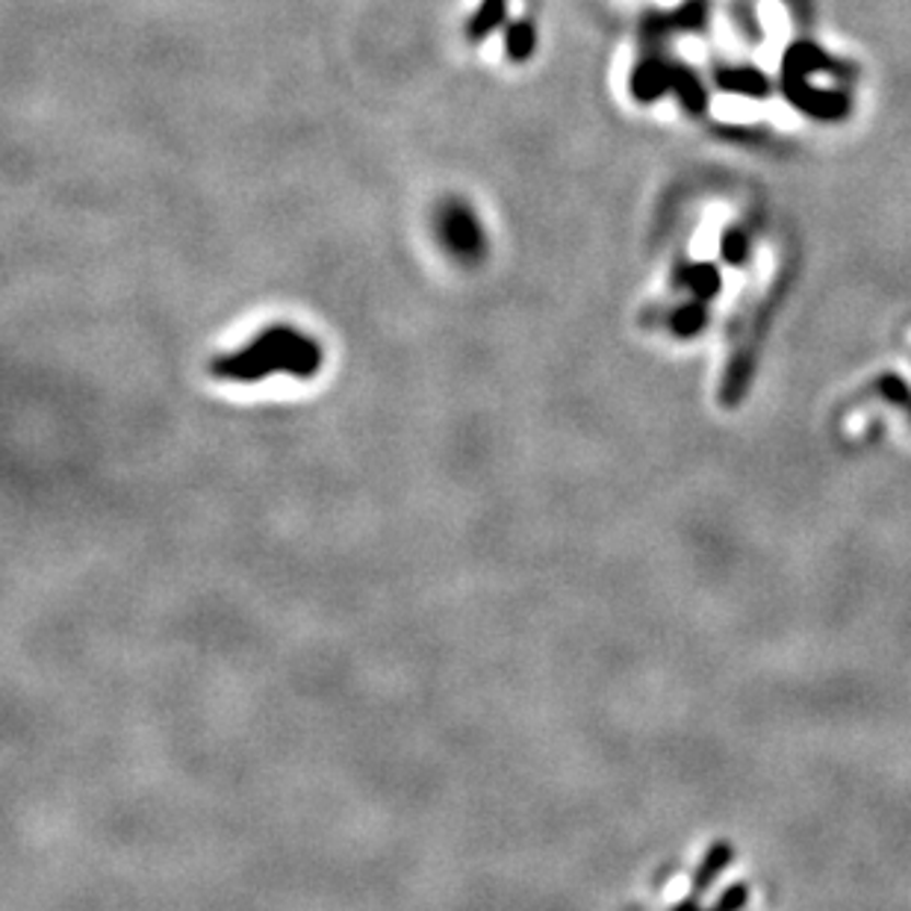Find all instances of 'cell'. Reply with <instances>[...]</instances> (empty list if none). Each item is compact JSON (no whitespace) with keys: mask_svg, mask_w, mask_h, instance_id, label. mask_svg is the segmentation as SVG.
I'll return each instance as SVG.
<instances>
[{"mask_svg":"<svg viewBox=\"0 0 911 911\" xmlns=\"http://www.w3.org/2000/svg\"><path fill=\"white\" fill-rule=\"evenodd\" d=\"M322 351L289 327H269L240 355H228L212 364V372L233 381H257L272 372H292L298 378L316 374Z\"/></svg>","mask_w":911,"mask_h":911,"instance_id":"obj_1","label":"cell"},{"mask_svg":"<svg viewBox=\"0 0 911 911\" xmlns=\"http://www.w3.org/2000/svg\"><path fill=\"white\" fill-rule=\"evenodd\" d=\"M442 228H446V242L454 249V254H461V257H466V260L478 257L481 233H478V224H475V219H472L470 212L461 210V207H454V210H449V216L442 219Z\"/></svg>","mask_w":911,"mask_h":911,"instance_id":"obj_2","label":"cell"},{"mask_svg":"<svg viewBox=\"0 0 911 911\" xmlns=\"http://www.w3.org/2000/svg\"><path fill=\"white\" fill-rule=\"evenodd\" d=\"M528 50H531V30H514V33H510V54H514V57H517V54L519 57H526Z\"/></svg>","mask_w":911,"mask_h":911,"instance_id":"obj_3","label":"cell"}]
</instances>
